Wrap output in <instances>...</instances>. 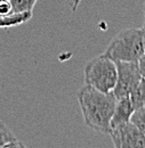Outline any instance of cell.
Segmentation results:
<instances>
[{"instance_id":"14","label":"cell","mask_w":145,"mask_h":148,"mask_svg":"<svg viewBox=\"0 0 145 148\" xmlns=\"http://www.w3.org/2000/svg\"><path fill=\"white\" fill-rule=\"evenodd\" d=\"M80 2H81V0H72V13H75V12H77V9H78Z\"/></svg>"},{"instance_id":"8","label":"cell","mask_w":145,"mask_h":148,"mask_svg":"<svg viewBox=\"0 0 145 148\" xmlns=\"http://www.w3.org/2000/svg\"><path fill=\"white\" fill-rule=\"evenodd\" d=\"M6 147H23V145L12 133V131L0 121V148Z\"/></svg>"},{"instance_id":"6","label":"cell","mask_w":145,"mask_h":148,"mask_svg":"<svg viewBox=\"0 0 145 148\" xmlns=\"http://www.w3.org/2000/svg\"><path fill=\"white\" fill-rule=\"evenodd\" d=\"M134 112H135V108L133 106L130 97H122L117 99L114 113L111 119V129L129 122Z\"/></svg>"},{"instance_id":"7","label":"cell","mask_w":145,"mask_h":148,"mask_svg":"<svg viewBox=\"0 0 145 148\" xmlns=\"http://www.w3.org/2000/svg\"><path fill=\"white\" fill-rule=\"evenodd\" d=\"M32 18V12L25 13H12L8 15H0V27H14L21 24H24Z\"/></svg>"},{"instance_id":"10","label":"cell","mask_w":145,"mask_h":148,"mask_svg":"<svg viewBox=\"0 0 145 148\" xmlns=\"http://www.w3.org/2000/svg\"><path fill=\"white\" fill-rule=\"evenodd\" d=\"M13 13L32 12L38 0H9Z\"/></svg>"},{"instance_id":"12","label":"cell","mask_w":145,"mask_h":148,"mask_svg":"<svg viewBox=\"0 0 145 148\" xmlns=\"http://www.w3.org/2000/svg\"><path fill=\"white\" fill-rule=\"evenodd\" d=\"M12 13H13V10H12L10 1L9 0H0V15L3 16V15L12 14Z\"/></svg>"},{"instance_id":"2","label":"cell","mask_w":145,"mask_h":148,"mask_svg":"<svg viewBox=\"0 0 145 148\" xmlns=\"http://www.w3.org/2000/svg\"><path fill=\"white\" fill-rule=\"evenodd\" d=\"M145 54L143 29H126L112 39L103 55L114 62L137 63Z\"/></svg>"},{"instance_id":"16","label":"cell","mask_w":145,"mask_h":148,"mask_svg":"<svg viewBox=\"0 0 145 148\" xmlns=\"http://www.w3.org/2000/svg\"><path fill=\"white\" fill-rule=\"evenodd\" d=\"M144 13H145V2H144Z\"/></svg>"},{"instance_id":"9","label":"cell","mask_w":145,"mask_h":148,"mask_svg":"<svg viewBox=\"0 0 145 148\" xmlns=\"http://www.w3.org/2000/svg\"><path fill=\"white\" fill-rule=\"evenodd\" d=\"M129 97H130V100L133 103L135 111L145 106V80L143 77H142V81L139 82L138 87L131 92Z\"/></svg>"},{"instance_id":"11","label":"cell","mask_w":145,"mask_h":148,"mask_svg":"<svg viewBox=\"0 0 145 148\" xmlns=\"http://www.w3.org/2000/svg\"><path fill=\"white\" fill-rule=\"evenodd\" d=\"M130 122H133L142 132L145 133V106L134 112Z\"/></svg>"},{"instance_id":"5","label":"cell","mask_w":145,"mask_h":148,"mask_svg":"<svg viewBox=\"0 0 145 148\" xmlns=\"http://www.w3.org/2000/svg\"><path fill=\"white\" fill-rule=\"evenodd\" d=\"M117 148H145V133L133 122L120 124L109 133Z\"/></svg>"},{"instance_id":"4","label":"cell","mask_w":145,"mask_h":148,"mask_svg":"<svg viewBox=\"0 0 145 148\" xmlns=\"http://www.w3.org/2000/svg\"><path fill=\"white\" fill-rule=\"evenodd\" d=\"M115 64L118 77L117 84L112 92L117 99L122 97H129L142 81V74L138 67V63L115 62Z\"/></svg>"},{"instance_id":"3","label":"cell","mask_w":145,"mask_h":148,"mask_svg":"<svg viewBox=\"0 0 145 148\" xmlns=\"http://www.w3.org/2000/svg\"><path fill=\"white\" fill-rule=\"evenodd\" d=\"M86 84L102 92H112L117 84V64L108 56L102 55L89 60L84 70Z\"/></svg>"},{"instance_id":"13","label":"cell","mask_w":145,"mask_h":148,"mask_svg":"<svg viewBox=\"0 0 145 148\" xmlns=\"http://www.w3.org/2000/svg\"><path fill=\"white\" fill-rule=\"evenodd\" d=\"M137 63H138V67H139V71L142 74V77L145 80V54L139 58V60Z\"/></svg>"},{"instance_id":"15","label":"cell","mask_w":145,"mask_h":148,"mask_svg":"<svg viewBox=\"0 0 145 148\" xmlns=\"http://www.w3.org/2000/svg\"><path fill=\"white\" fill-rule=\"evenodd\" d=\"M142 29H143V32H144V47H145V21H144L143 26H142Z\"/></svg>"},{"instance_id":"1","label":"cell","mask_w":145,"mask_h":148,"mask_svg":"<svg viewBox=\"0 0 145 148\" xmlns=\"http://www.w3.org/2000/svg\"><path fill=\"white\" fill-rule=\"evenodd\" d=\"M78 101L86 125L109 134L117 98L113 92H102L90 86H84L78 93Z\"/></svg>"}]
</instances>
